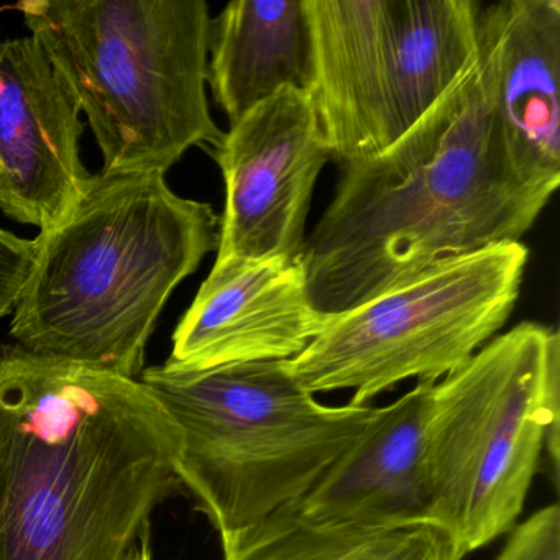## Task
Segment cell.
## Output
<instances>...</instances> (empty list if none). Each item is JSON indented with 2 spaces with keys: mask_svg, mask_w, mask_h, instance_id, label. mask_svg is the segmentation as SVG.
<instances>
[{
  "mask_svg": "<svg viewBox=\"0 0 560 560\" xmlns=\"http://www.w3.org/2000/svg\"><path fill=\"white\" fill-rule=\"evenodd\" d=\"M208 83L229 122L287 88L306 91L311 28L304 0H235L211 19Z\"/></svg>",
  "mask_w": 560,
  "mask_h": 560,
  "instance_id": "5bb4252c",
  "label": "cell"
},
{
  "mask_svg": "<svg viewBox=\"0 0 560 560\" xmlns=\"http://www.w3.org/2000/svg\"><path fill=\"white\" fill-rule=\"evenodd\" d=\"M224 560H462L464 550L434 524L365 527L307 520L296 504L222 539Z\"/></svg>",
  "mask_w": 560,
  "mask_h": 560,
  "instance_id": "9a60e30c",
  "label": "cell"
},
{
  "mask_svg": "<svg viewBox=\"0 0 560 560\" xmlns=\"http://www.w3.org/2000/svg\"><path fill=\"white\" fill-rule=\"evenodd\" d=\"M324 324L307 298L301 258L215 260L173 334L168 363L211 369L291 360Z\"/></svg>",
  "mask_w": 560,
  "mask_h": 560,
  "instance_id": "8fae6325",
  "label": "cell"
},
{
  "mask_svg": "<svg viewBox=\"0 0 560 560\" xmlns=\"http://www.w3.org/2000/svg\"><path fill=\"white\" fill-rule=\"evenodd\" d=\"M494 560H560L559 504L540 508L516 524Z\"/></svg>",
  "mask_w": 560,
  "mask_h": 560,
  "instance_id": "2e32d148",
  "label": "cell"
},
{
  "mask_svg": "<svg viewBox=\"0 0 560 560\" xmlns=\"http://www.w3.org/2000/svg\"><path fill=\"white\" fill-rule=\"evenodd\" d=\"M287 362H166L140 375L175 429L179 483L198 498L221 540L300 503L378 412L323 405Z\"/></svg>",
  "mask_w": 560,
  "mask_h": 560,
  "instance_id": "5b68a950",
  "label": "cell"
},
{
  "mask_svg": "<svg viewBox=\"0 0 560 560\" xmlns=\"http://www.w3.org/2000/svg\"><path fill=\"white\" fill-rule=\"evenodd\" d=\"M32 37L77 101L103 175L165 173L224 139L209 110L205 0H24Z\"/></svg>",
  "mask_w": 560,
  "mask_h": 560,
  "instance_id": "277c9868",
  "label": "cell"
},
{
  "mask_svg": "<svg viewBox=\"0 0 560 560\" xmlns=\"http://www.w3.org/2000/svg\"><path fill=\"white\" fill-rule=\"evenodd\" d=\"M340 168L301 255L307 298L324 320L445 258L521 242L556 192L517 168L477 57L398 142Z\"/></svg>",
  "mask_w": 560,
  "mask_h": 560,
  "instance_id": "7a4b0ae2",
  "label": "cell"
},
{
  "mask_svg": "<svg viewBox=\"0 0 560 560\" xmlns=\"http://www.w3.org/2000/svg\"><path fill=\"white\" fill-rule=\"evenodd\" d=\"M225 183L215 260L301 258L314 188L330 159L306 91L287 88L214 147Z\"/></svg>",
  "mask_w": 560,
  "mask_h": 560,
  "instance_id": "9c48e42d",
  "label": "cell"
},
{
  "mask_svg": "<svg viewBox=\"0 0 560 560\" xmlns=\"http://www.w3.org/2000/svg\"><path fill=\"white\" fill-rule=\"evenodd\" d=\"M435 382L378 408L366 431L298 503L317 523L365 527L431 524L425 431Z\"/></svg>",
  "mask_w": 560,
  "mask_h": 560,
  "instance_id": "4fadbf2b",
  "label": "cell"
},
{
  "mask_svg": "<svg viewBox=\"0 0 560 560\" xmlns=\"http://www.w3.org/2000/svg\"><path fill=\"white\" fill-rule=\"evenodd\" d=\"M313 104L330 159L378 155L408 133L477 57L475 0H304Z\"/></svg>",
  "mask_w": 560,
  "mask_h": 560,
  "instance_id": "52a82bcc",
  "label": "cell"
},
{
  "mask_svg": "<svg viewBox=\"0 0 560 560\" xmlns=\"http://www.w3.org/2000/svg\"><path fill=\"white\" fill-rule=\"evenodd\" d=\"M37 238L19 237L0 228V319L14 313L31 277Z\"/></svg>",
  "mask_w": 560,
  "mask_h": 560,
  "instance_id": "e0dca14e",
  "label": "cell"
},
{
  "mask_svg": "<svg viewBox=\"0 0 560 560\" xmlns=\"http://www.w3.org/2000/svg\"><path fill=\"white\" fill-rule=\"evenodd\" d=\"M560 336L517 324L432 388L431 524L465 556L511 533L547 452L559 478Z\"/></svg>",
  "mask_w": 560,
  "mask_h": 560,
  "instance_id": "8992f818",
  "label": "cell"
},
{
  "mask_svg": "<svg viewBox=\"0 0 560 560\" xmlns=\"http://www.w3.org/2000/svg\"><path fill=\"white\" fill-rule=\"evenodd\" d=\"M477 63L517 168L560 185V2L503 0L480 8Z\"/></svg>",
  "mask_w": 560,
  "mask_h": 560,
  "instance_id": "7c38bea8",
  "label": "cell"
},
{
  "mask_svg": "<svg viewBox=\"0 0 560 560\" xmlns=\"http://www.w3.org/2000/svg\"><path fill=\"white\" fill-rule=\"evenodd\" d=\"M139 378L0 346V560H130L182 487Z\"/></svg>",
  "mask_w": 560,
  "mask_h": 560,
  "instance_id": "6da1fadb",
  "label": "cell"
},
{
  "mask_svg": "<svg viewBox=\"0 0 560 560\" xmlns=\"http://www.w3.org/2000/svg\"><path fill=\"white\" fill-rule=\"evenodd\" d=\"M80 107L35 37L0 42V211L40 232L83 198Z\"/></svg>",
  "mask_w": 560,
  "mask_h": 560,
  "instance_id": "30bf717a",
  "label": "cell"
},
{
  "mask_svg": "<svg viewBox=\"0 0 560 560\" xmlns=\"http://www.w3.org/2000/svg\"><path fill=\"white\" fill-rule=\"evenodd\" d=\"M130 560H153L152 547H150V536L145 534L140 540L139 549L133 553Z\"/></svg>",
  "mask_w": 560,
  "mask_h": 560,
  "instance_id": "ac0fdd59",
  "label": "cell"
},
{
  "mask_svg": "<svg viewBox=\"0 0 560 560\" xmlns=\"http://www.w3.org/2000/svg\"><path fill=\"white\" fill-rule=\"evenodd\" d=\"M219 224L211 205L176 195L165 173L94 175L77 206L38 234L12 339L137 378L173 291L218 250Z\"/></svg>",
  "mask_w": 560,
  "mask_h": 560,
  "instance_id": "3957f363",
  "label": "cell"
},
{
  "mask_svg": "<svg viewBox=\"0 0 560 560\" xmlns=\"http://www.w3.org/2000/svg\"><path fill=\"white\" fill-rule=\"evenodd\" d=\"M527 260L523 242H504L438 261L326 320L288 369L311 395L353 389L352 406H369L405 380L439 382L503 329Z\"/></svg>",
  "mask_w": 560,
  "mask_h": 560,
  "instance_id": "ba28073f",
  "label": "cell"
}]
</instances>
